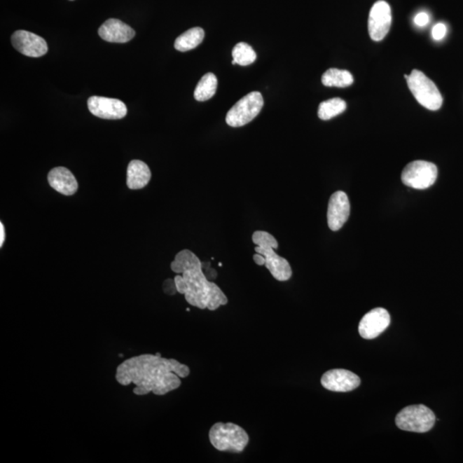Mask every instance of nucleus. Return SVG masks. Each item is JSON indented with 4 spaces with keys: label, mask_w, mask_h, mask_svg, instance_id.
<instances>
[{
    "label": "nucleus",
    "mask_w": 463,
    "mask_h": 463,
    "mask_svg": "<svg viewBox=\"0 0 463 463\" xmlns=\"http://www.w3.org/2000/svg\"><path fill=\"white\" fill-rule=\"evenodd\" d=\"M190 373L189 367L177 359L163 358L158 353L126 359L117 367L116 378L121 385H135L133 393L137 396L151 392L164 396L177 389L181 378L188 377Z\"/></svg>",
    "instance_id": "obj_1"
},
{
    "label": "nucleus",
    "mask_w": 463,
    "mask_h": 463,
    "mask_svg": "<svg viewBox=\"0 0 463 463\" xmlns=\"http://www.w3.org/2000/svg\"><path fill=\"white\" fill-rule=\"evenodd\" d=\"M171 270L178 274L174 278L177 292L184 294L191 305L216 311L228 304L227 296L216 283L208 280L200 259L193 251H179L171 263Z\"/></svg>",
    "instance_id": "obj_2"
},
{
    "label": "nucleus",
    "mask_w": 463,
    "mask_h": 463,
    "mask_svg": "<svg viewBox=\"0 0 463 463\" xmlns=\"http://www.w3.org/2000/svg\"><path fill=\"white\" fill-rule=\"evenodd\" d=\"M209 441L219 451H231L240 453L246 449L249 443L247 432L238 424L218 422L210 428Z\"/></svg>",
    "instance_id": "obj_3"
},
{
    "label": "nucleus",
    "mask_w": 463,
    "mask_h": 463,
    "mask_svg": "<svg viewBox=\"0 0 463 463\" xmlns=\"http://www.w3.org/2000/svg\"><path fill=\"white\" fill-rule=\"evenodd\" d=\"M408 86L416 101L424 108L437 111L441 108L443 97L436 84L422 71L414 70L407 79Z\"/></svg>",
    "instance_id": "obj_4"
},
{
    "label": "nucleus",
    "mask_w": 463,
    "mask_h": 463,
    "mask_svg": "<svg viewBox=\"0 0 463 463\" xmlns=\"http://www.w3.org/2000/svg\"><path fill=\"white\" fill-rule=\"evenodd\" d=\"M436 417L430 408L424 405L408 406L396 415V424L401 430L423 434L430 431Z\"/></svg>",
    "instance_id": "obj_5"
},
{
    "label": "nucleus",
    "mask_w": 463,
    "mask_h": 463,
    "mask_svg": "<svg viewBox=\"0 0 463 463\" xmlns=\"http://www.w3.org/2000/svg\"><path fill=\"white\" fill-rule=\"evenodd\" d=\"M263 104L265 102L261 93L258 91L251 92L228 111L226 122L231 127H241L247 125L261 112Z\"/></svg>",
    "instance_id": "obj_6"
},
{
    "label": "nucleus",
    "mask_w": 463,
    "mask_h": 463,
    "mask_svg": "<svg viewBox=\"0 0 463 463\" xmlns=\"http://www.w3.org/2000/svg\"><path fill=\"white\" fill-rule=\"evenodd\" d=\"M438 178V167L426 160H415L408 164L401 173V181L411 188H429Z\"/></svg>",
    "instance_id": "obj_7"
},
{
    "label": "nucleus",
    "mask_w": 463,
    "mask_h": 463,
    "mask_svg": "<svg viewBox=\"0 0 463 463\" xmlns=\"http://www.w3.org/2000/svg\"><path fill=\"white\" fill-rule=\"evenodd\" d=\"M392 8L387 2L380 0L371 9L368 18L370 37L375 41L384 40L392 26Z\"/></svg>",
    "instance_id": "obj_8"
},
{
    "label": "nucleus",
    "mask_w": 463,
    "mask_h": 463,
    "mask_svg": "<svg viewBox=\"0 0 463 463\" xmlns=\"http://www.w3.org/2000/svg\"><path fill=\"white\" fill-rule=\"evenodd\" d=\"M88 108L93 116L104 120H120L127 114V108L120 99L91 97L88 99Z\"/></svg>",
    "instance_id": "obj_9"
},
{
    "label": "nucleus",
    "mask_w": 463,
    "mask_h": 463,
    "mask_svg": "<svg viewBox=\"0 0 463 463\" xmlns=\"http://www.w3.org/2000/svg\"><path fill=\"white\" fill-rule=\"evenodd\" d=\"M11 42L18 52L32 58H39L48 51L47 42L43 38L26 30L15 32L11 36Z\"/></svg>",
    "instance_id": "obj_10"
},
{
    "label": "nucleus",
    "mask_w": 463,
    "mask_h": 463,
    "mask_svg": "<svg viewBox=\"0 0 463 463\" xmlns=\"http://www.w3.org/2000/svg\"><path fill=\"white\" fill-rule=\"evenodd\" d=\"M390 324V316L387 310L375 308L362 317L359 325L361 338L372 340L382 334Z\"/></svg>",
    "instance_id": "obj_11"
},
{
    "label": "nucleus",
    "mask_w": 463,
    "mask_h": 463,
    "mask_svg": "<svg viewBox=\"0 0 463 463\" xmlns=\"http://www.w3.org/2000/svg\"><path fill=\"white\" fill-rule=\"evenodd\" d=\"M321 384L331 392H347L359 387L361 378L350 371L333 369L323 375Z\"/></svg>",
    "instance_id": "obj_12"
},
{
    "label": "nucleus",
    "mask_w": 463,
    "mask_h": 463,
    "mask_svg": "<svg viewBox=\"0 0 463 463\" xmlns=\"http://www.w3.org/2000/svg\"><path fill=\"white\" fill-rule=\"evenodd\" d=\"M350 215V202L347 195L342 191L332 195L328 205L327 219L329 228L338 231L346 223Z\"/></svg>",
    "instance_id": "obj_13"
},
{
    "label": "nucleus",
    "mask_w": 463,
    "mask_h": 463,
    "mask_svg": "<svg viewBox=\"0 0 463 463\" xmlns=\"http://www.w3.org/2000/svg\"><path fill=\"white\" fill-rule=\"evenodd\" d=\"M256 254H262L265 258V266L270 270L272 277L279 282L289 281L292 277V269L288 260L282 258L272 247L262 248L256 247Z\"/></svg>",
    "instance_id": "obj_14"
},
{
    "label": "nucleus",
    "mask_w": 463,
    "mask_h": 463,
    "mask_svg": "<svg viewBox=\"0 0 463 463\" xmlns=\"http://www.w3.org/2000/svg\"><path fill=\"white\" fill-rule=\"evenodd\" d=\"M98 34L103 40L114 43H126L136 34L135 30L132 27L114 18L106 21L99 29Z\"/></svg>",
    "instance_id": "obj_15"
},
{
    "label": "nucleus",
    "mask_w": 463,
    "mask_h": 463,
    "mask_svg": "<svg viewBox=\"0 0 463 463\" xmlns=\"http://www.w3.org/2000/svg\"><path fill=\"white\" fill-rule=\"evenodd\" d=\"M48 183L58 193L71 196L78 189V183L71 172L64 167L53 168L48 176Z\"/></svg>",
    "instance_id": "obj_16"
},
{
    "label": "nucleus",
    "mask_w": 463,
    "mask_h": 463,
    "mask_svg": "<svg viewBox=\"0 0 463 463\" xmlns=\"http://www.w3.org/2000/svg\"><path fill=\"white\" fill-rule=\"evenodd\" d=\"M151 172L146 163L133 160L127 167V186L131 190L143 189L151 181Z\"/></svg>",
    "instance_id": "obj_17"
},
{
    "label": "nucleus",
    "mask_w": 463,
    "mask_h": 463,
    "mask_svg": "<svg viewBox=\"0 0 463 463\" xmlns=\"http://www.w3.org/2000/svg\"><path fill=\"white\" fill-rule=\"evenodd\" d=\"M205 30L193 28L179 36L174 42V48L179 52H187L196 48L205 39Z\"/></svg>",
    "instance_id": "obj_18"
},
{
    "label": "nucleus",
    "mask_w": 463,
    "mask_h": 463,
    "mask_svg": "<svg viewBox=\"0 0 463 463\" xmlns=\"http://www.w3.org/2000/svg\"><path fill=\"white\" fill-rule=\"evenodd\" d=\"M322 83L327 87L345 88L353 84L354 78L348 71L331 68L324 72Z\"/></svg>",
    "instance_id": "obj_19"
},
{
    "label": "nucleus",
    "mask_w": 463,
    "mask_h": 463,
    "mask_svg": "<svg viewBox=\"0 0 463 463\" xmlns=\"http://www.w3.org/2000/svg\"><path fill=\"white\" fill-rule=\"evenodd\" d=\"M218 80L215 74H207L201 78L194 91V97L198 102H206L215 95Z\"/></svg>",
    "instance_id": "obj_20"
},
{
    "label": "nucleus",
    "mask_w": 463,
    "mask_h": 463,
    "mask_svg": "<svg viewBox=\"0 0 463 463\" xmlns=\"http://www.w3.org/2000/svg\"><path fill=\"white\" fill-rule=\"evenodd\" d=\"M346 109L347 103L344 99L333 98L320 103L317 114L321 120H329L343 113Z\"/></svg>",
    "instance_id": "obj_21"
},
{
    "label": "nucleus",
    "mask_w": 463,
    "mask_h": 463,
    "mask_svg": "<svg viewBox=\"0 0 463 463\" xmlns=\"http://www.w3.org/2000/svg\"><path fill=\"white\" fill-rule=\"evenodd\" d=\"M233 59L236 64L241 67H247L254 62L256 59V55L254 49L250 45L240 42L233 49Z\"/></svg>",
    "instance_id": "obj_22"
},
{
    "label": "nucleus",
    "mask_w": 463,
    "mask_h": 463,
    "mask_svg": "<svg viewBox=\"0 0 463 463\" xmlns=\"http://www.w3.org/2000/svg\"><path fill=\"white\" fill-rule=\"evenodd\" d=\"M252 241L256 244V247L262 248L272 247L277 249L279 246L277 240L275 239V237L265 231H256L252 235Z\"/></svg>",
    "instance_id": "obj_23"
},
{
    "label": "nucleus",
    "mask_w": 463,
    "mask_h": 463,
    "mask_svg": "<svg viewBox=\"0 0 463 463\" xmlns=\"http://www.w3.org/2000/svg\"><path fill=\"white\" fill-rule=\"evenodd\" d=\"M447 34V26L443 22H438L431 30L432 38L435 41H441L445 37Z\"/></svg>",
    "instance_id": "obj_24"
},
{
    "label": "nucleus",
    "mask_w": 463,
    "mask_h": 463,
    "mask_svg": "<svg viewBox=\"0 0 463 463\" xmlns=\"http://www.w3.org/2000/svg\"><path fill=\"white\" fill-rule=\"evenodd\" d=\"M415 24L419 27H424L429 24V15L427 13H420L415 18Z\"/></svg>",
    "instance_id": "obj_25"
},
{
    "label": "nucleus",
    "mask_w": 463,
    "mask_h": 463,
    "mask_svg": "<svg viewBox=\"0 0 463 463\" xmlns=\"http://www.w3.org/2000/svg\"><path fill=\"white\" fill-rule=\"evenodd\" d=\"M254 262L259 266H265V258L262 254H256L254 256Z\"/></svg>",
    "instance_id": "obj_26"
},
{
    "label": "nucleus",
    "mask_w": 463,
    "mask_h": 463,
    "mask_svg": "<svg viewBox=\"0 0 463 463\" xmlns=\"http://www.w3.org/2000/svg\"><path fill=\"white\" fill-rule=\"evenodd\" d=\"M6 240V231L5 227H4L3 223H0V247H3L4 242Z\"/></svg>",
    "instance_id": "obj_27"
}]
</instances>
